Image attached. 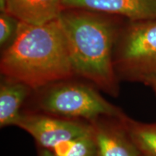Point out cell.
<instances>
[{
	"label": "cell",
	"mask_w": 156,
	"mask_h": 156,
	"mask_svg": "<svg viewBox=\"0 0 156 156\" xmlns=\"http://www.w3.org/2000/svg\"><path fill=\"white\" fill-rule=\"evenodd\" d=\"M58 21L65 35L75 77L113 97L119 94L114 51L121 17L77 8H64Z\"/></svg>",
	"instance_id": "cell-1"
},
{
	"label": "cell",
	"mask_w": 156,
	"mask_h": 156,
	"mask_svg": "<svg viewBox=\"0 0 156 156\" xmlns=\"http://www.w3.org/2000/svg\"><path fill=\"white\" fill-rule=\"evenodd\" d=\"M64 8L83 9L127 19L156 20V0H63Z\"/></svg>",
	"instance_id": "cell-7"
},
{
	"label": "cell",
	"mask_w": 156,
	"mask_h": 156,
	"mask_svg": "<svg viewBox=\"0 0 156 156\" xmlns=\"http://www.w3.org/2000/svg\"><path fill=\"white\" fill-rule=\"evenodd\" d=\"M34 90L22 82L2 77L0 83V126H16L22 114V107Z\"/></svg>",
	"instance_id": "cell-9"
},
{
	"label": "cell",
	"mask_w": 156,
	"mask_h": 156,
	"mask_svg": "<svg viewBox=\"0 0 156 156\" xmlns=\"http://www.w3.org/2000/svg\"><path fill=\"white\" fill-rule=\"evenodd\" d=\"M0 72L34 90L75 77L58 19L41 25L19 22L14 39L2 54Z\"/></svg>",
	"instance_id": "cell-2"
},
{
	"label": "cell",
	"mask_w": 156,
	"mask_h": 156,
	"mask_svg": "<svg viewBox=\"0 0 156 156\" xmlns=\"http://www.w3.org/2000/svg\"><path fill=\"white\" fill-rule=\"evenodd\" d=\"M16 126L30 134L39 147L49 151L62 142L92 132L90 122L34 112H23Z\"/></svg>",
	"instance_id": "cell-5"
},
{
	"label": "cell",
	"mask_w": 156,
	"mask_h": 156,
	"mask_svg": "<svg viewBox=\"0 0 156 156\" xmlns=\"http://www.w3.org/2000/svg\"><path fill=\"white\" fill-rule=\"evenodd\" d=\"M141 156H148V155H142H142Z\"/></svg>",
	"instance_id": "cell-15"
},
{
	"label": "cell",
	"mask_w": 156,
	"mask_h": 156,
	"mask_svg": "<svg viewBox=\"0 0 156 156\" xmlns=\"http://www.w3.org/2000/svg\"><path fill=\"white\" fill-rule=\"evenodd\" d=\"M38 156H56L54 154L52 153L49 150L44 149V148H40L38 149Z\"/></svg>",
	"instance_id": "cell-14"
},
{
	"label": "cell",
	"mask_w": 156,
	"mask_h": 156,
	"mask_svg": "<svg viewBox=\"0 0 156 156\" xmlns=\"http://www.w3.org/2000/svg\"><path fill=\"white\" fill-rule=\"evenodd\" d=\"M123 122L129 134L142 155L156 156V123L145 124L126 116Z\"/></svg>",
	"instance_id": "cell-10"
},
{
	"label": "cell",
	"mask_w": 156,
	"mask_h": 156,
	"mask_svg": "<svg viewBox=\"0 0 156 156\" xmlns=\"http://www.w3.org/2000/svg\"><path fill=\"white\" fill-rule=\"evenodd\" d=\"M51 151L56 156H97L93 131L75 139L62 142Z\"/></svg>",
	"instance_id": "cell-11"
},
{
	"label": "cell",
	"mask_w": 156,
	"mask_h": 156,
	"mask_svg": "<svg viewBox=\"0 0 156 156\" xmlns=\"http://www.w3.org/2000/svg\"><path fill=\"white\" fill-rule=\"evenodd\" d=\"M19 21L3 12L0 14V46L5 48L14 39L16 34Z\"/></svg>",
	"instance_id": "cell-12"
},
{
	"label": "cell",
	"mask_w": 156,
	"mask_h": 156,
	"mask_svg": "<svg viewBox=\"0 0 156 156\" xmlns=\"http://www.w3.org/2000/svg\"><path fill=\"white\" fill-rule=\"evenodd\" d=\"M124 115L122 117L101 116L90 122L97 156L142 155L124 126Z\"/></svg>",
	"instance_id": "cell-6"
},
{
	"label": "cell",
	"mask_w": 156,
	"mask_h": 156,
	"mask_svg": "<svg viewBox=\"0 0 156 156\" xmlns=\"http://www.w3.org/2000/svg\"><path fill=\"white\" fill-rule=\"evenodd\" d=\"M73 79L55 82L34 90V112L87 122L101 116L122 117L125 114L106 101L93 84Z\"/></svg>",
	"instance_id": "cell-3"
},
{
	"label": "cell",
	"mask_w": 156,
	"mask_h": 156,
	"mask_svg": "<svg viewBox=\"0 0 156 156\" xmlns=\"http://www.w3.org/2000/svg\"><path fill=\"white\" fill-rule=\"evenodd\" d=\"M114 64L119 80L143 83L156 73V20L123 25L115 44Z\"/></svg>",
	"instance_id": "cell-4"
},
{
	"label": "cell",
	"mask_w": 156,
	"mask_h": 156,
	"mask_svg": "<svg viewBox=\"0 0 156 156\" xmlns=\"http://www.w3.org/2000/svg\"><path fill=\"white\" fill-rule=\"evenodd\" d=\"M0 9L20 23L41 25L58 19L64 5L63 0H0Z\"/></svg>",
	"instance_id": "cell-8"
},
{
	"label": "cell",
	"mask_w": 156,
	"mask_h": 156,
	"mask_svg": "<svg viewBox=\"0 0 156 156\" xmlns=\"http://www.w3.org/2000/svg\"><path fill=\"white\" fill-rule=\"evenodd\" d=\"M143 83L151 87L156 95V73H154L148 76L143 82Z\"/></svg>",
	"instance_id": "cell-13"
}]
</instances>
